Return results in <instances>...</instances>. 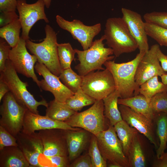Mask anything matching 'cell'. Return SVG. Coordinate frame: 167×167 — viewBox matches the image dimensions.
Masks as SVG:
<instances>
[{
	"mask_svg": "<svg viewBox=\"0 0 167 167\" xmlns=\"http://www.w3.org/2000/svg\"><path fill=\"white\" fill-rule=\"evenodd\" d=\"M146 52L140 51L133 60L126 62L117 63L108 61L104 64L111 73L114 80L115 90L119 98L126 99L139 94L135 81L137 66Z\"/></svg>",
	"mask_w": 167,
	"mask_h": 167,
	"instance_id": "1",
	"label": "cell"
},
{
	"mask_svg": "<svg viewBox=\"0 0 167 167\" xmlns=\"http://www.w3.org/2000/svg\"><path fill=\"white\" fill-rule=\"evenodd\" d=\"M104 35L106 44L112 49L116 57L123 54L134 52L138 49L136 41L122 17L108 19Z\"/></svg>",
	"mask_w": 167,
	"mask_h": 167,
	"instance_id": "2",
	"label": "cell"
},
{
	"mask_svg": "<svg viewBox=\"0 0 167 167\" xmlns=\"http://www.w3.org/2000/svg\"><path fill=\"white\" fill-rule=\"evenodd\" d=\"M45 37L43 41L35 43L29 39L26 41L27 48L37 59L53 74L59 76L62 69L60 65L58 51L57 34L49 24L45 28Z\"/></svg>",
	"mask_w": 167,
	"mask_h": 167,
	"instance_id": "3",
	"label": "cell"
},
{
	"mask_svg": "<svg viewBox=\"0 0 167 167\" xmlns=\"http://www.w3.org/2000/svg\"><path fill=\"white\" fill-rule=\"evenodd\" d=\"M0 78L7 84L10 92L17 101L31 112L39 114L37 110L39 106H48V103L45 99L43 98L40 101H36L28 90V83L23 82L20 79L9 59L6 62L4 70L0 72Z\"/></svg>",
	"mask_w": 167,
	"mask_h": 167,
	"instance_id": "4",
	"label": "cell"
},
{
	"mask_svg": "<svg viewBox=\"0 0 167 167\" xmlns=\"http://www.w3.org/2000/svg\"><path fill=\"white\" fill-rule=\"evenodd\" d=\"M105 40L104 35L100 38L93 41L88 49L80 50L75 49L79 63L75 66L79 75L84 76L95 70H103L105 69L102 65L107 61L112 60L115 56L113 50L110 48L105 47L103 41Z\"/></svg>",
	"mask_w": 167,
	"mask_h": 167,
	"instance_id": "5",
	"label": "cell"
},
{
	"mask_svg": "<svg viewBox=\"0 0 167 167\" xmlns=\"http://www.w3.org/2000/svg\"><path fill=\"white\" fill-rule=\"evenodd\" d=\"M95 136L101 154L109 163L108 167H129L128 158L113 126L109 124L107 129Z\"/></svg>",
	"mask_w": 167,
	"mask_h": 167,
	"instance_id": "6",
	"label": "cell"
},
{
	"mask_svg": "<svg viewBox=\"0 0 167 167\" xmlns=\"http://www.w3.org/2000/svg\"><path fill=\"white\" fill-rule=\"evenodd\" d=\"M103 100H96L89 109L76 112L65 122L72 127L82 128L96 135L106 130Z\"/></svg>",
	"mask_w": 167,
	"mask_h": 167,
	"instance_id": "7",
	"label": "cell"
},
{
	"mask_svg": "<svg viewBox=\"0 0 167 167\" xmlns=\"http://www.w3.org/2000/svg\"><path fill=\"white\" fill-rule=\"evenodd\" d=\"M83 91L96 100H103L115 90L113 75L107 68L91 72L82 76Z\"/></svg>",
	"mask_w": 167,
	"mask_h": 167,
	"instance_id": "8",
	"label": "cell"
},
{
	"mask_svg": "<svg viewBox=\"0 0 167 167\" xmlns=\"http://www.w3.org/2000/svg\"><path fill=\"white\" fill-rule=\"evenodd\" d=\"M0 106V126L16 137L22 129L27 109L20 105L9 91L4 96Z\"/></svg>",
	"mask_w": 167,
	"mask_h": 167,
	"instance_id": "9",
	"label": "cell"
},
{
	"mask_svg": "<svg viewBox=\"0 0 167 167\" xmlns=\"http://www.w3.org/2000/svg\"><path fill=\"white\" fill-rule=\"evenodd\" d=\"M56 22L62 29L69 32L72 36L81 44L83 50L88 49L92 45L94 37L101 31V25L97 23L92 26L84 25L80 20H67L59 15L56 16Z\"/></svg>",
	"mask_w": 167,
	"mask_h": 167,
	"instance_id": "10",
	"label": "cell"
},
{
	"mask_svg": "<svg viewBox=\"0 0 167 167\" xmlns=\"http://www.w3.org/2000/svg\"><path fill=\"white\" fill-rule=\"evenodd\" d=\"M45 4L43 0H38L32 4L27 3L26 0H17L16 9L22 29L21 36L26 41L29 39V33L37 21L43 20L46 23L49 20L45 12Z\"/></svg>",
	"mask_w": 167,
	"mask_h": 167,
	"instance_id": "11",
	"label": "cell"
},
{
	"mask_svg": "<svg viewBox=\"0 0 167 167\" xmlns=\"http://www.w3.org/2000/svg\"><path fill=\"white\" fill-rule=\"evenodd\" d=\"M27 49L26 40L20 37L17 45L10 49L9 59L17 73L31 78L39 87L40 80L34 71L37 59L35 55L30 54Z\"/></svg>",
	"mask_w": 167,
	"mask_h": 167,
	"instance_id": "12",
	"label": "cell"
},
{
	"mask_svg": "<svg viewBox=\"0 0 167 167\" xmlns=\"http://www.w3.org/2000/svg\"><path fill=\"white\" fill-rule=\"evenodd\" d=\"M118 108L122 120L144 135L157 149L160 143L157 136L156 126L154 121L136 112L126 106L120 105Z\"/></svg>",
	"mask_w": 167,
	"mask_h": 167,
	"instance_id": "13",
	"label": "cell"
},
{
	"mask_svg": "<svg viewBox=\"0 0 167 167\" xmlns=\"http://www.w3.org/2000/svg\"><path fill=\"white\" fill-rule=\"evenodd\" d=\"M36 72L43 79L40 81L41 90L49 91L54 95L57 101L65 102L74 93L68 88L61 81L58 76L52 73L43 64L36 62L35 66Z\"/></svg>",
	"mask_w": 167,
	"mask_h": 167,
	"instance_id": "14",
	"label": "cell"
},
{
	"mask_svg": "<svg viewBox=\"0 0 167 167\" xmlns=\"http://www.w3.org/2000/svg\"><path fill=\"white\" fill-rule=\"evenodd\" d=\"M159 45H152L145 52L139 62L137 68L135 81L138 88L142 84L152 77L157 75L161 76L167 74L162 69L157 56Z\"/></svg>",
	"mask_w": 167,
	"mask_h": 167,
	"instance_id": "15",
	"label": "cell"
},
{
	"mask_svg": "<svg viewBox=\"0 0 167 167\" xmlns=\"http://www.w3.org/2000/svg\"><path fill=\"white\" fill-rule=\"evenodd\" d=\"M65 130L53 129L40 130L38 133L43 146L45 157L57 156H68Z\"/></svg>",
	"mask_w": 167,
	"mask_h": 167,
	"instance_id": "16",
	"label": "cell"
},
{
	"mask_svg": "<svg viewBox=\"0 0 167 167\" xmlns=\"http://www.w3.org/2000/svg\"><path fill=\"white\" fill-rule=\"evenodd\" d=\"M53 129L74 131L80 130L71 127L65 122L55 120L46 115H40L27 110L24 118L22 132L30 135L36 131Z\"/></svg>",
	"mask_w": 167,
	"mask_h": 167,
	"instance_id": "17",
	"label": "cell"
},
{
	"mask_svg": "<svg viewBox=\"0 0 167 167\" xmlns=\"http://www.w3.org/2000/svg\"><path fill=\"white\" fill-rule=\"evenodd\" d=\"M16 138L18 146L29 162L30 167H41L39 158L40 155H43V148L38 133L27 135L21 131Z\"/></svg>",
	"mask_w": 167,
	"mask_h": 167,
	"instance_id": "18",
	"label": "cell"
},
{
	"mask_svg": "<svg viewBox=\"0 0 167 167\" xmlns=\"http://www.w3.org/2000/svg\"><path fill=\"white\" fill-rule=\"evenodd\" d=\"M122 18L126 22L130 32L136 41L139 51L149 49L148 35L146 33L144 22L141 15L129 9L122 8Z\"/></svg>",
	"mask_w": 167,
	"mask_h": 167,
	"instance_id": "19",
	"label": "cell"
},
{
	"mask_svg": "<svg viewBox=\"0 0 167 167\" xmlns=\"http://www.w3.org/2000/svg\"><path fill=\"white\" fill-rule=\"evenodd\" d=\"M146 138L138 131L135 134L127 156L129 167L146 166L151 155Z\"/></svg>",
	"mask_w": 167,
	"mask_h": 167,
	"instance_id": "20",
	"label": "cell"
},
{
	"mask_svg": "<svg viewBox=\"0 0 167 167\" xmlns=\"http://www.w3.org/2000/svg\"><path fill=\"white\" fill-rule=\"evenodd\" d=\"M88 132L83 129L77 131L65 130L70 162L79 156L86 147L89 139Z\"/></svg>",
	"mask_w": 167,
	"mask_h": 167,
	"instance_id": "21",
	"label": "cell"
},
{
	"mask_svg": "<svg viewBox=\"0 0 167 167\" xmlns=\"http://www.w3.org/2000/svg\"><path fill=\"white\" fill-rule=\"evenodd\" d=\"M30 165L18 146L6 147L0 150V167H28Z\"/></svg>",
	"mask_w": 167,
	"mask_h": 167,
	"instance_id": "22",
	"label": "cell"
},
{
	"mask_svg": "<svg viewBox=\"0 0 167 167\" xmlns=\"http://www.w3.org/2000/svg\"><path fill=\"white\" fill-rule=\"evenodd\" d=\"M118 104L126 106L136 112L154 120L155 114L152 111L150 102L141 94L126 98H119Z\"/></svg>",
	"mask_w": 167,
	"mask_h": 167,
	"instance_id": "23",
	"label": "cell"
},
{
	"mask_svg": "<svg viewBox=\"0 0 167 167\" xmlns=\"http://www.w3.org/2000/svg\"><path fill=\"white\" fill-rule=\"evenodd\" d=\"M119 98L118 93L115 90L103 99L105 116L109 120V124L113 126L122 120L118 107V101Z\"/></svg>",
	"mask_w": 167,
	"mask_h": 167,
	"instance_id": "24",
	"label": "cell"
},
{
	"mask_svg": "<svg viewBox=\"0 0 167 167\" xmlns=\"http://www.w3.org/2000/svg\"><path fill=\"white\" fill-rule=\"evenodd\" d=\"M76 112L65 102L58 101L54 99L48 103L45 115L52 119L65 122Z\"/></svg>",
	"mask_w": 167,
	"mask_h": 167,
	"instance_id": "25",
	"label": "cell"
},
{
	"mask_svg": "<svg viewBox=\"0 0 167 167\" xmlns=\"http://www.w3.org/2000/svg\"><path fill=\"white\" fill-rule=\"evenodd\" d=\"M113 126L121 144L123 152L127 157L133 138L138 131L123 120Z\"/></svg>",
	"mask_w": 167,
	"mask_h": 167,
	"instance_id": "26",
	"label": "cell"
},
{
	"mask_svg": "<svg viewBox=\"0 0 167 167\" xmlns=\"http://www.w3.org/2000/svg\"><path fill=\"white\" fill-rule=\"evenodd\" d=\"M154 121L159 141V145L156 150V157H160L167 148V113H155Z\"/></svg>",
	"mask_w": 167,
	"mask_h": 167,
	"instance_id": "27",
	"label": "cell"
},
{
	"mask_svg": "<svg viewBox=\"0 0 167 167\" xmlns=\"http://www.w3.org/2000/svg\"><path fill=\"white\" fill-rule=\"evenodd\" d=\"M22 26L19 18L0 28V37L4 39L11 48L19 43Z\"/></svg>",
	"mask_w": 167,
	"mask_h": 167,
	"instance_id": "28",
	"label": "cell"
},
{
	"mask_svg": "<svg viewBox=\"0 0 167 167\" xmlns=\"http://www.w3.org/2000/svg\"><path fill=\"white\" fill-rule=\"evenodd\" d=\"M158 76H155L147 80L140 86L139 94L144 96L149 102L156 94L167 92V84H165L158 79Z\"/></svg>",
	"mask_w": 167,
	"mask_h": 167,
	"instance_id": "29",
	"label": "cell"
},
{
	"mask_svg": "<svg viewBox=\"0 0 167 167\" xmlns=\"http://www.w3.org/2000/svg\"><path fill=\"white\" fill-rule=\"evenodd\" d=\"M96 100L86 93L80 87L65 103L71 109L78 112L84 107L93 104Z\"/></svg>",
	"mask_w": 167,
	"mask_h": 167,
	"instance_id": "30",
	"label": "cell"
},
{
	"mask_svg": "<svg viewBox=\"0 0 167 167\" xmlns=\"http://www.w3.org/2000/svg\"><path fill=\"white\" fill-rule=\"evenodd\" d=\"M58 77L62 82L74 93L81 87L82 76L77 74L71 68L62 70Z\"/></svg>",
	"mask_w": 167,
	"mask_h": 167,
	"instance_id": "31",
	"label": "cell"
},
{
	"mask_svg": "<svg viewBox=\"0 0 167 167\" xmlns=\"http://www.w3.org/2000/svg\"><path fill=\"white\" fill-rule=\"evenodd\" d=\"M58 51L59 60L62 70L71 68L72 61L75 59L76 54L69 43L58 44Z\"/></svg>",
	"mask_w": 167,
	"mask_h": 167,
	"instance_id": "32",
	"label": "cell"
},
{
	"mask_svg": "<svg viewBox=\"0 0 167 167\" xmlns=\"http://www.w3.org/2000/svg\"><path fill=\"white\" fill-rule=\"evenodd\" d=\"M144 26L148 36L155 40L159 45L167 47V29L145 22Z\"/></svg>",
	"mask_w": 167,
	"mask_h": 167,
	"instance_id": "33",
	"label": "cell"
},
{
	"mask_svg": "<svg viewBox=\"0 0 167 167\" xmlns=\"http://www.w3.org/2000/svg\"><path fill=\"white\" fill-rule=\"evenodd\" d=\"M88 154L92 162V167H106L107 161L102 155L99 149L96 138L93 135L91 140Z\"/></svg>",
	"mask_w": 167,
	"mask_h": 167,
	"instance_id": "34",
	"label": "cell"
},
{
	"mask_svg": "<svg viewBox=\"0 0 167 167\" xmlns=\"http://www.w3.org/2000/svg\"><path fill=\"white\" fill-rule=\"evenodd\" d=\"M149 102L155 114L161 112L167 113V92L156 94L151 99Z\"/></svg>",
	"mask_w": 167,
	"mask_h": 167,
	"instance_id": "35",
	"label": "cell"
},
{
	"mask_svg": "<svg viewBox=\"0 0 167 167\" xmlns=\"http://www.w3.org/2000/svg\"><path fill=\"white\" fill-rule=\"evenodd\" d=\"M145 22L152 23L167 29V12L153 11L143 16Z\"/></svg>",
	"mask_w": 167,
	"mask_h": 167,
	"instance_id": "36",
	"label": "cell"
},
{
	"mask_svg": "<svg viewBox=\"0 0 167 167\" xmlns=\"http://www.w3.org/2000/svg\"><path fill=\"white\" fill-rule=\"evenodd\" d=\"M12 146H18L16 137L0 126V150L5 147Z\"/></svg>",
	"mask_w": 167,
	"mask_h": 167,
	"instance_id": "37",
	"label": "cell"
},
{
	"mask_svg": "<svg viewBox=\"0 0 167 167\" xmlns=\"http://www.w3.org/2000/svg\"><path fill=\"white\" fill-rule=\"evenodd\" d=\"M11 48L5 41L0 39V72L3 71L5 68L6 62L9 59V52Z\"/></svg>",
	"mask_w": 167,
	"mask_h": 167,
	"instance_id": "38",
	"label": "cell"
},
{
	"mask_svg": "<svg viewBox=\"0 0 167 167\" xmlns=\"http://www.w3.org/2000/svg\"><path fill=\"white\" fill-rule=\"evenodd\" d=\"M50 161L52 167H69L68 156L57 155L46 158Z\"/></svg>",
	"mask_w": 167,
	"mask_h": 167,
	"instance_id": "39",
	"label": "cell"
},
{
	"mask_svg": "<svg viewBox=\"0 0 167 167\" xmlns=\"http://www.w3.org/2000/svg\"><path fill=\"white\" fill-rule=\"evenodd\" d=\"M19 18L15 11L0 12V27H4L13 22Z\"/></svg>",
	"mask_w": 167,
	"mask_h": 167,
	"instance_id": "40",
	"label": "cell"
},
{
	"mask_svg": "<svg viewBox=\"0 0 167 167\" xmlns=\"http://www.w3.org/2000/svg\"><path fill=\"white\" fill-rule=\"evenodd\" d=\"M69 167H92L91 159L88 153L79 156L70 164Z\"/></svg>",
	"mask_w": 167,
	"mask_h": 167,
	"instance_id": "41",
	"label": "cell"
},
{
	"mask_svg": "<svg viewBox=\"0 0 167 167\" xmlns=\"http://www.w3.org/2000/svg\"><path fill=\"white\" fill-rule=\"evenodd\" d=\"M17 0H0V11H15Z\"/></svg>",
	"mask_w": 167,
	"mask_h": 167,
	"instance_id": "42",
	"label": "cell"
},
{
	"mask_svg": "<svg viewBox=\"0 0 167 167\" xmlns=\"http://www.w3.org/2000/svg\"><path fill=\"white\" fill-rule=\"evenodd\" d=\"M153 167H167V152H165L159 158L156 157L152 163Z\"/></svg>",
	"mask_w": 167,
	"mask_h": 167,
	"instance_id": "43",
	"label": "cell"
},
{
	"mask_svg": "<svg viewBox=\"0 0 167 167\" xmlns=\"http://www.w3.org/2000/svg\"><path fill=\"white\" fill-rule=\"evenodd\" d=\"M157 56L162 69L164 71L167 72V55L165 54L160 48L157 50Z\"/></svg>",
	"mask_w": 167,
	"mask_h": 167,
	"instance_id": "44",
	"label": "cell"
},
{
	"mask_svg": "<svg viewBox=\"0 0 167 167\" xmlns=\"http://www.w3.org/2000/svg\"><path fill=\"white\" fill-rule=\"evenodd\" d=\"M9 88L6 83L0 78V101L1 102L4 96L9 92Z\"/></svg>",
	"mask_w": 167,
	"mask_h": 167,
	"instance_id": "45",
	"label": "cell"
},
{
	"mask_svg": "<svg viewBox=\"0 0 167 167\" xmlns=\"http://www.w3.org/2000/svg\"><path fill=\"white\" fill-rule=\"evenodd\" d=\"M161 77V82L165 84H167V73L163 75Z\"/></svg>",
	"mask_w": 167,
	"mask_h": 167,
	"instance_id": "46",
	"label": "cell"
},
{
	"mask_svg": "<svg viewBox=\"0 0 167 167\" xmlns=\"http://www.w3.org/2000/svg\"><path fill=\"white\" fill-rule=\"evenodd\" d=\"M45 3V6L48 9L50 6L52 0H43Z\"/></svg>",
	"mask_w": 167,
	"mask_h": 167,
	"instance_id": "47",
	"label": "cell"
}]
</instances>
